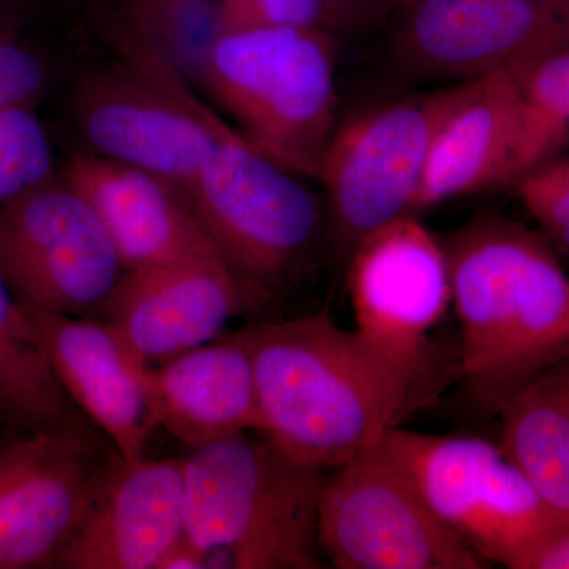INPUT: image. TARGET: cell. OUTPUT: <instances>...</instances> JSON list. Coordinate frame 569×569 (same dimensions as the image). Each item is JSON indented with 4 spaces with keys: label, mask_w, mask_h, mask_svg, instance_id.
<instances>
[{
    "label": "cell",
    "mask_w": 569,
    "mask_h": 569,
    "mask_svg": "<svg viewBox=\"0 0 569 569\" xmlns=\"http://www.w3.org/2000/svg\"><path fill=\"white\" fill-rule=\"evenodd\" d=\"M246 329L260 402L257 433L305 466H346L430 397L432 366L389 353L326 310Z\"/></svg>",
    "instance_id": "obj_1"
},
{
    "label": "cell",
    "mask_w": 569,
    "mask_h": 569,
    "mask_svg": "<svg viewBox=\"0 0 569 569\" xmlns=\"http://www.w3.org/2000/svg\"><path fill=\"white\" fill-rule=\"evenodd\" d=\"M460 326V376L497 411L561 353L569 280L548 239L498 216H478L443 241Z\"/></svg>",
    "instance_id": "obj_2"
},
{
    "label": "cell",
    "mask_w": 569,
    "mask_h": 569,
    "mask_svg": "<svg viewBox=\"0 0 569 569\" xmlns=\"http://www.w3.org/2000/svg\"><path fill=\"white\" fill-rule=\"evenodd\" d=\"M328 475L250 432L183 459V537L227 569H320Z\"/></svg>",
    "instance_id": "obj_3"
},
{
    "label": "cell",
    "mask_w": 569,
    "mask_h": 569,
    "mask_svg": "<svg viewBox=\"0 0 569 569\" xmlns=\"http://www.w3.org/2000/svg\"><path fill=\"white\" fill-rule=\"evenodd\" d=\"M337 36L323 26L220 33L201 84L253 148L320 179L337 129Z\"/></svg>",
    "instance_id": "obj_4"
},
{
    "label": "cell",
    "mask_w": 569,
    "mask_h": 569,
    "mask_svg": "<svg viewBox=\"0 0 569 569\" xmlns=\"http://www.w3.org/2000/svg\"><path fill=\"white\" fill-rule=\"evenodd\" d=\"M299 178L228 126L183 189L247 305L287 287L328 238L326 206Z\"/></svg>",
    "instance_id": "obj_5"
},
{
    "label": "cell",
    "mask_w": 569,
    "mask_h": 569,
    "mask_svg": "<svg viewBox=\"0 0 569 569\" xmlns=\"http://www.w3.org/2000/svg\"><path fill=\"white\" fill-rule=\"evenodd\" d=\"M378 447L438 519L489 565L515 569L531 550L567 530L526 475L489 441L397 426Z\"/></svg>",
    "instance_id": "obj_6"
},
{
    "label": "cell",
    "mask_w": 569,
    "mask_h": 569,
    "mask_svg": "<svg viewBox=\"0 0 569 569\" xmlns=\"http://www.w3.org/2000/svg\"><path fill=\"white\" fill-rule=\"evenodd\" d=\"M458 92L455 86L372 104L337 126L318 181L342 263L367 234L415 212L433 138Z\"/></svg>",
    "instance_id": "obj_7"
},
{
    "label": "cell",
    "mask_w": 569,
    "mask_h": 569,
    "mask_svg": "<svg viewBox=\"0 0 569 569\" xmlns=\"http://www.w3.org/2000/svg\"><path fill=\"white\" fill-rule=\"evenodd\" d=\"M318 550L339 569H486L380 447L326 478Z\"/></svg>",
    "instance_id": "obj_8"
},
{
    "label": "cell",
    "mask_w": 569,
    "mask_h": 569,
    "mask_svg": "<svg viewBox=\"0 0 569 569\" xmlns=\"http://www.w3.org/2000/svg\"><path fill=\"white\" fill-rule=\"evenodd\" d=\"M119 458L78 417L0 445V569L56 568Z\"/></svg>",
    "instance_id": "obj_9"
},
{
    "label": "cell",
    "mask_w": 569,
    "mask_h": 569,
    "mask_svg": "<svg viewBox=\"0 0 569 569\" xmlns=\"http://www.w3.org/2000/svg\"><path fill=\"white\" fill-rule=\"evenodd\" d=\"M123 272L102 220L66 181L0 208V276L22 305L102 318Z\"/></svg>",
    "instance_id": "obj_10"
},
{
    "label": "cell",
    "mask_w": 569,
    "mask_h": 569,
    "mask_svg": "<svg viewBox=\"0 0 569 569\" xmlns=\"http://www.w3.org/2000/svg\"><path fill=\"white\" fill-rule=\"evenodd\" d=\"M78 126L97 156L189 187L228 123L163 63L100 70L77 93Z\"/></svg>",
    "instance_id": "obj_11"
},
{
    "label": "cell",
    "mask_w": 569,
    "mask_h": 569,
    "mask_svg": "<svg viewBox=\"0 0 569 569\" xmlns=\"http://www.w3.org/2000/svg\"><path fill=\"white\" fill-rule=\"evenodd\" d=\"M568 142V123L535 107L508 70L467 80L438 126L415 211L516 186Z\"/></svg>",
    "instance_id": "obj_12"
},
{
    "label": "cell",
    "mask_w": 569,
    "mask_h": 569,
    "mask_svg": "<svg viewBox=\"0 0 569 569\" xmlns=\"http://www.w3.org/2000/svg\"><path fill=\"white\" fill-rule=\"evenodd\" d=\"M389 58L406 80L482 77L569 44V0H403Z\"/></svg>",
    "instance_id": "obj_13"
},
{
    "label": "cell",
    "mask_w": 569,
    "mask_h": 569,
    "mask_svg": "<svg viewBox=\"0 0 569 569\" xmlns=\"http://www.w3.org/2000/svg\"><path fill=\"white\" fill-rule=\"evenodd\" d=\"M347 269L356 331L430 366L429 336L452 305L443 241L410 213L367 234Z\"/></svg>",
    "instance_id": "obj_14"
},
{
    "label": "cell",
    "mask_w": 569,
    "mask_h": 569,
    "mask_svg": "<svg viewBox=\"0 0 569 569\" xmlns=\"http://www.w3.org/2000/svg\"><path fill=\"white\" fill-rule=\"evenodd\" d=\"M20 305L71 403L123 460L144 459L157 427L149 367L103 318L62 316Z\"/></svg>",
    "instance_id": "obj_15"
},
{
    "label": "cell",
    "mask_w": 569,
    "mask_h": 569,
    "mask_svg": "<svg viewBox=\"0 0 569 569\" xmlns=\"http://www.w3.org/2000/svg\"><path fill=\"white\" fill-rule=\"evenodd\" d=\"M246 305L233 272L213 258L123 272L102 318L151 369L222 336Z\"/></svg>",
    "instance_id": "obj_16"
},
{
    "label": "cell",
    "mask_w": 569,
    "mask_h": 569,
    "mask_svg": "<svg viewBox=\"0 0 569 569\" xmlns=\"http://www.w3.org/2000/svg\"><path fill=\"white\" fill-rule=\"evenodd\" d=\"M63 181L100 217L126 271L223 260L178 183L97 153L74 156Z\"/></svg>",
    "instance_id": "obj_17"
},
{
    "label": "cell",
    "mask_w": 569,
    "mask_h": 569,
    "mask_svg": "<svg viewBox=\"0 0 569 569\" xmlns=\"http://www.w3.org/2000/svg\"><path fill=\"white\" fill-rule=\"evenodd\" d=\"M183 537V459H118L56 568L159 569Z\"/></svg>",
    "instance_id": "obj_18"
},
{
    "label": "cell",
    "mask_w": 569,
    "mask_h": 569,
    "mask_svg": "<svg viewBox=\"0 0 569 569\" xmlns=\"http://www.w3.org/2000/svg\"><path fill=\"white\" fill-rule=\"evenodd\" d=\"M153 417L197 449L258 432L261 426L252 346L246 328L149 369Z\"/></svg>",
    "instance_id": "obj_19"
},
{
    "label": "cell",
    "mask_w": 569,
    "mask_h": 569,
    "mask_svg": "<svg viewBox=\"0 0 569 569\" xmlns=\"http://www.w3.org/2000/svg\"><path fill=\"white\" fill-rule=\"evenodd\" d=\"M497 413L501 451L569 529V351L531 373Z\"/></svg>",
    "instance_id": "obj_20"
},
{
    "label": "cell",
    "mask_w": 569,
    "mask_h": 569,
    "mask_svg": "<svg viewBox=\"0 0 569 569\" xmlns=\"http://www.w3.org/2000/svg\"><path fill=\"white\" fill-rule=\"evenodd\" d=\"M71 400L0 276V427L37 432L69 421Z\"/></svg>",
    "instance_id": "obj_21"
},
{
    "label": "cell",
    "mask_w": 569,
    "mask_h": 569,
    "mask_svg": "<svg viewBox=\"0 0 569 569\" xmlns=\"http://www.w3.org/2000/svg\"><path fill=\"white\" fill-rule=\"evenodd\" d=\"M107 2L114 43L151 50L187 81L201 80L206 59L220 36L213 0Z\"/></svg>",
    "instance_id": "obj_22"
},
{
    "label": "cell",
    "mask_w": 569,
    "mask_h": 569,
    "mask_svg": "<svg viewBox=\"0 0 569 569\" xmlns=\"http://www.w3.org/2000/svg\"><path fill=\"white\" fill-rule=\"evenodd\" d=\"M54 181V153L33 107L0 111V208Z\"/></svg>",
    "instance_id": "obj_23"
},
{
    "label": "cell",
    "mask_w": 569,
    "mask_h": 569,
    "mask_svg": "<svg viewBox=\"0 0 569 569\" xmlns=\"http://www.w3.org/2000/svg\"><path fill=\"white\" fill-rule=\"evenodd\" d=\"M546 239L569 252V159H553L516 183Z\"/></svg>",
    "instance_id": "obj_24"
},
{
    "label": "cell",
    "mask_w": 569,
    "mask_h": 569,
    "mask_svg": "<svg viewBox=\"0 0 569 569\" xmlns=\"http://www.w3.org/2000/svg\"><path fill=\"white\" fill-rule=\"evenodd\" d=\"M213 3L220 33L323 26V0H213Z\"/></svg>",
    "instance_id": "obj_25"
},
{
    "label": "cell",
    "mask_w": 569,
    "mask_h": 569,
    "mask_svg": "<svg viewBox=\"0 0 569 569\" xmlns=\"http://www.w3.org/2000/svg\"><path fill=\"white\" fill-rule=\"evenodd\" d=\"M51 71L43 56L0 28V111L33 107L50 86Z\"/></svg>",
    "instance_id": "obj_26"
},
{
    "label": "cell",
    "mask_w": 569,
    "mask_h": 569,
    "mask_svg": "<svg viewBox=\"0 0 569 569\" xmlns=\"http://www.w3.org/2000/svg\"><path fill=\"white\" fill-rule=\"evenodd\" d=\"M508 71L535 107L569 126V44L527 59Z\"/></svg>",
    "instance_id": "obj_27"
},
{
    "label": "cell",
    "mask_w": 569,
    "mask_h": 569,
    "mask_svg": "<svg viewBox=\"0 0 569 569\" xmlns=\"http://www.w3.org/2000/svg\"><path fill=\"white\" fill-rule=\"evenodd\" d=\"M323 26L336 36L376 31L391 20L403 0H323Z\"/></svg>",
    "instance_id": "obj_28"
},
{
    "label": "cell",
    "mask_w": 569,
    "mask_h": 569,
    "mask_svg": "<svg viewBox=\"0 0 569 569\" xmlns=\"http://www.w3.org/2000/svg\"><path fill=\"white\" fill-rule=\"evenodd\" d=\"M515 569H569V529L531 550Z\"/></svg>",
    "instance_id": "obj_29"
},
{
    "label": "cell",
    "mask_w": 569,
    "mask_h": 569,
    "mask_svg": "<svg viewBox=\"0 0 569 569\" xmlns=\"http://www.w3.org/2000/svg\"><path fill=\"white\" fill-rule=\"evenodd\" d=\"M48 0H0V18H13L41 6Z\"/></svg>",
    "instance_id": "obj_30"
},
{
    "label": "cell",
    "mask_w": 569,
    "mask_h": 569,
    "mask_svg": "<svg viewBox=\"0 0 569 569\" xmlns=\"http://www.w3.org/2000/svg\"><path fill=\"white\" fill-rule=\"evenodd\" d=\"M569 351V306H568V313H567V320H565V328H563V336H561V353H568Z\"/></svg>",
    "instance_id": "obj_31"
},
{
    "label": "cell",
    "mask_w": 569,
    "mask_h": 569,
    "mask_svg": "<svg viewBox=\"0 0 569 569\" xmlns=\"http://www.w3.org/2000/svg\"><path fill=\"white\" fill-rule=\"evenodd\" d=\"M71 2L74 3H81V6L84 7H92V6H99L102 0H71Z\"/></svg>",
    "instance_id": "obj_32"
}]
</instances>
